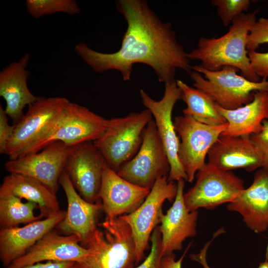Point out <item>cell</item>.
<instances>
[{
	"label": "cell",
	"instance_id": "obj_21",
	"mask_svg": "<svg viewBox=\"0 0 268 268\" xmlns=\"http://www.w3.org/2000/svg\"><path fill=\"white\" fill-rule=\"evenodd\" d=\"M66 211L26 224L0 230V260L6 267L23 255L38 240L54 229L65 218Z\"/></svg>",
	"mask_w": 268,
	"mask_h": 268
},
{
	"label": "cell",
	"instance_id": "obj_36",
	"mask_svg": "<svg viewBox=\"0 0 268 268\" xmlns=\"http://www.w3.org/2000/svg\"><path fill=\"white\" fill-rule=\"evenodd\" d=\"M74 262L47 261L27 266L23 268H72Z\"/></svg>",
	"mask_w": 268,
	"mask_h": 268
},
{
	"label": "cell",
	"instance_id": "obj_30",
	"mask_svg": "<svg viewBox=\"0 0 268 268\" xmlns=\"http://www.w3.org/2000/svg\"><path fill=\"white\" fill-rule=\"evenodd\" d=\"M268 43V18L261 17L253 25L247 38L248 51H256L260 46Z\"/></svg>",
	"mask_w": 268,
	"mask_h": 268
},
{
	"label": "cell",
	"instance_id": "obj_29",
	"mask_svg": "<svg viewBox=\"0 0 268 268\" xmlns=\"http://www.w3.org/2000/svg\"><path fill=\"white\" fill-rule=\"evenodd\" d=\"M150 251L145 260L139 266L133 268H162L161 233L159 226L153 230L150 239Z\"/></svg>",
	"mask_w": 268,
	"mask_h": 268
},
{
	"label": "cell",
	"instance_id": "obj_12",
	"mask_svg": "<svg viewBox=\"0 0 268 268\" xmlns=\"http://www.w3.org/2000/svg\"><path fill=\"white\" fill-rule=\"evenodd\" d=\"M69 102L64 97H41L28 106L26 114L15 124L13 134L6 145L4 154L9 157V159L17 158L57 119Z\"/></svg>",
	"mask_w": 268,
	"mask_h": 268
},
{
	"label": "cell",
	"instance_id": "obj_23",
	"mask_svg": "<svg viewBox=\"0 0 268 268\" xmlns=\"http://www.w3.org/2000/svg\"><path fill=\"white\" fill-rule=\"evenodd\" d=\"M216 108L227 123L221 134L250 136L259 133L263 121L268 120V91H256L251 102L236 109L226 110L217 104Z\"/></svg>",
	"mask_w": 268,
	"mask_h": 268
},
{
	"label": "cell",
	"instance_id": "obj_28",
	"mask_svg": "<svg viewBox=\"0 0 268 268\" xmlns=\"http://www.w3.org/2000/svg\"><path fill=\"white\" fill-rule=\"evenodd\" d=\"M217 7V13L224 26H228L237 17L245 13L250 8V0H212Z\"/></svg>",
	"mask_w": 268,
	"mask_h": 268
},
{
	"label": "cell",
	"instance_id": "obj_9",
	"mask_svg": "<svg viewBox=\"0 0 268 268\" xmlns=\"http://www.w3.org/2000/svg\"><path fill=\"white\" fill-rule=\"evenodd\" d=\"M170 170L169 161L153 119L144 130L136 154L117 173L134 184L151 189L156 181L167 176Z\"/></svg>",
	"mask_w": 268,
	"mask_h": 268
},
{
	"label": "cell",
	"instance_id": "obj_22",
	"mask_svg": "<svg viewBox=\"0 0 268 268\" xmlns=\"http://www.w3.org/2000/svg\"><path fill=\"white\" fill-rule=\"evenodd\" d=\"M229 211L238 212L247 227L260 233L268 229V170L259 169L252 184L227 204Z\"/></svg>",
	"mask_w": 268,
	"mask_h": 268
},
{
	"label": "cell",
	"instance_id": "obj_13",
	"mask_svg": "<svg viewBox=\"0 0 268 268\" xmlns=\"http://www.w3.org/2000/svg\"><path fill=\"white\" fill-rule=\"evenodd\" d=\"M106 164L93 142L87 141L68 147L64 170L81 197L94 203L99 201L98 194Z\"/></svg>",
	"mask_w": 268,
	"mask_h": 268
},
{
	"label": "cell",
	"instance_id": "obj_4",
	"mask_svg": "<svg viewBox=\"0 0 268 268\" xmlns=\"http://www.w3.org/2000/svg\"><path fill=\"white\" fill-rule=\"evenodd\" d=\"M108 123L109 119L69 101L57 119L18 157L37 152L56 141L68 147L94 141L104 133Z\"/></svg>",
	"mask_w": 268,
	"mask_h": 268
},
{
	"label": "cell",
	"instance_id": "obj_17",
	"mask_svg": "<svg viewBox=\"0 0 268 268\" xmlns=\"http://www.w3.org/2000/svg\"><path fill=\"white\" fill-rule=\"evenodd\" d=\"M150 190L127 181L106 164L98 194L106 218L133 212L144 201Z\"/></svg>",
	"mask_w": 268,
	"mask_h": 268
},
{
	"label": "cell",
	"instance_id": "obj_6",
	"mask_svg": "<svg viewBox=\"0 0 268 268\" xmlns=\"http://www.w3.org/2000/svg\"><path fill=\"white\" fill-rule=\"evenodd\" d=\"M152 120V114L147 109L109 119L104 133L93 142L111 169L117 172L136 154L144 130Z\"/></svg>",
	"mask_w": 268,
	"mask_h": 268
},
{
	"label": "cell",
	"instance_id": "obj_18",
	"mask_svg": "<svg viewBox=\"0 0 268 268\" xmlns=\"http://www.w3.org/2000/svg\"><path fill=\"white\" fill-rule=\"evenodd\" d=\"M177 192L172 206L162 213L159 226L162 256L183 249L185 240L197 234L198 211H190L184 200L185 180L177 181Z\"/></svg>",
	"mask_w": 268,
	"mask_h": 268
},
{
	"label": "cell",
	"instance_id": "obj_32",
	"mask_svg": "<svg viewBox=\"0 0 268 268\" xmlns=\"http://www.w3.org/2000/svg\"><path fill=\"white\" fill-rule=\"evenodd\" d=\"M250 137L262 154L263 168L268 170V120L263 121V127L259 133L252 135Z\"/></svg>",
	"mask_w": 268,
	"mask_h": 268
},
{
	"label": "cell",
	"instance_id": "obj_35",
	"mask_svg": "<svg viewBox=\"0 0 268 268\" xmlns=\"http://www.w3.org/2000/svg\"><path fill=\"white\" fill-rule=\"evenodd\" d=\"M213 239V238L206 244L200 253L198 254H193L190 256L191 259L200 263L202 266L203 268H210L206 262V252L209 244ZM258 268H268V263L265 260V262L260 264Z\"/></svg>",
	"mask_w": 268,
	"mask_h": 268
},
{
	"label": "cell",
	"instance_id": "obj_37",
	"mask_svg": "<svg viewBox=\"0 0 268 268\" xmlns=\"http://www.w3.org/2000/svg\"><path fill=\"white\" fill-rule=\"evenodd\" d=\"M266 261L268 263V250H267Z\"/></svg>",
	"mask_w": 268,
	"mask_h": 268
},
{
	"label": "cell",
	"instance_id": "obj_2",
	"mask_svg": "<svg viewBox=\"0 0 268 268\" xmlns=\"http://www.w3.org/2000/svg\"><path fill=\"white\" fill-rule=\"evenodd\" d=\"M258 12L257 9L237 17L228 32L219 37H201L197 47L188 53L189 59L201 62L203 68L211 71L233 67L240 70L241 75L248 80L261 81L252 69L247 49L248 36Z\"/></svg>",
	"mask_w": 268,
	"mask_h": 268
},
{
	"label": "cell",
	"instance_id": "obj_3",
	"mask_svg": "<svg viewBox=\"0 0 268 268\" xmlns=\"http://www.w3.org/2000/svg\"><path fill=\"white\" fill-rule=\"evenodd\" d=\"M83 246L88 250L84 260L72 268H133L135 245L129 225L120 216L105 218Z\"/></svg>",
	"mask_w": 268,
	"mask_h": 268
},
{
	"label": "cell",
	"instance_id": "obj_20",
	"mask_svg": "<svg viewBox=\"0 0 268 268\" xmlns=\"http://www.w3.org/2000/svg\"><path fill=\"white\" fill-rule=\"evenodd\" d=\"M29 59V54H25L19 61L10 63L0 72V96L5 101V112L14 125L23 117L25 107L41 97L34 95L28 87L29 72L26 67Z\"/></svg>",
	"mask_w": 268,
	"mask_h": 268
},
{
	"label": "cell",
	"instance_id": "obj_34",
	"mask_svg": "<svg viewBox=\"0 0 268 268\" xmlns=\"http://www.w3.org/2000/svg\"><path fill=\"white\" fill-rule=\"evenodd\" d=\"M190 246L191 244L188 245L182 257L178 260H176V256L174 253L163 256L161 260L162 268H182V261Z\"/></svg>",
	"mask_w": 268,
	"mask_h": 268
},
{
	"label": "cell",
	"instance_id": "obj_11",
	"mask_svg": "<svg viewBox=\"0 0 268 268\" xmlns=\"http://www.w3.org/2000/svg\"><path fill=\"white\" fill-rule=\"evenodd\" d=\"M144 106L149 110L154 118L157 131L166 152L170 170L168 181L183 179L187 181V176L179 159V136L175 131L172 114L176 103L182 99L181 90L176 82L165 84L162 98L159 100L152 98L143 89L139 91Z\"/></svg>",
	"mask_w": 268,
	"mask_h": 268
},
{
	"label": "cell",
	"instance_id": "obj_16",
	"mask_svg": "<svg viewBox=\"0 0 268 268\" xmlns=\"http://www.w3.org/2000/svg\"><path fill=\"white\" fill-rule=\"evenodd\" d=\"M88 250L75 235H62L53 230L38 240L23 255L4 268H23L38 263L71 262L84 260Z\"/></svg>",
	"mask_w": 268,
	"mask_h": 268
},
{
	"label": "cell",
	"instance_id": "obj_33",
	"mask_svg": "<svg viewBox=\"0 0 268 268\" xmlns=\"http://www.w3.org/2000/svg\"><path fill=\"white\" fill-rule=\"evenodd\" d=\"M8 117L4 109L0 104V153L4 154L6 145L12 137L15 125H10L8 123Z\"/></svg>",
	"mask_w": 268,
	"mask_h": 268
},
{
	"label": "cell",
	"instance_id": "obj_5",
	"mask_svg": "<svg viewBox=\"0 0 268 268\" xmlns=\"http://www.w3.org/2000/svg\"><path fill=\"white\" fill-rule=\"evenodd\" d=\"M190 73L193 85L210 95L216 104L226 110H234L251 102L254 91H268V80L250 81L237 74L235 67L225 66L211 71L200 65L192 67Z\"/></svg>",
	"mask_w": 268,
	"mask_h": 268
},
{
	"label": "cell",
	"instance_id": "obj_7",
	"mask_svg": "<svg viewBox=\"0 0 268 268\" xmlns=\"http://www.w3.org/2000/svg\"><path fill=\"white\" fill-rule=\"evenodd\" d=\"M195 185L184 194L187 208L212 209L233 201L245 189L242 179L232 172L206 163L196 173Z\"/></svg>",
	"mask_w": 268,
	"mask_h": 268
},
{
	"label": "cell",
	"instance_id": "obj_19",
	"mask_svg": "<svg viewBox=\"0 0 268 268\" xmlns=\"http://www.w3.org/2000/svg\"><path fill=\"white\" fill-rule=\"evenodd\" d=\"M207 163L225 171L251 172L264 167L260 150L250 136L221 134L207 154Z\"/></svg>",
	"mask_w": 268,
	"mask_h": 268
},
{
	"label": "cell",
	"instance_id": "obj_25",
	"mask_svg": "<svg viewBox=\"0 0 268 268\" xmlns=\"http://www.w3.org/2000/svg\"><path fill=\"white\" fill-rule=\"evenodd\" d=\"M176 84L182 93V99L187 107L182 110L184 115L210 126H218L226 123L224 117L216 108L212 98L203 91L190 86L181 80H176Z\"/></svg>",
	"mask_w": 268,
	"mask_h": 268
},
{
	"label": "cell",
	"instance_id": "obj_24",
	"mask_svg": "<svg viewBox=\"0 0 268 268\" xmlns=\"http://www.w3.org/2000/svg\"><path fill=\"white\" fill-rule=\"evenodd\" d=\"M1 186L21 199L36 203L42 218L51 217L60 210L56 193L35 178L9 173L4 177Z\"/></svg>",
	"mask_w": 268,
	"mask_h": 268
},
{
	"label": "cell",
	"instance_id": "obj_26",
	"mask_svg": "<svg viewBox=\"0 0 268 268\" xmlns=\"http://www.w3.org/2000/svg\"><path fill=\"white\" fill-rule=\"evenodd\" d=\"M37 204L33 202H23L22 199L0 186V229L18 226L43 219L34 213Z\"/></svg>",
	"mask_w": 268,
	"mask_h": 268
},
{
	"label": "cell",
	"instance_id": "obj_31",
	"mask_svg": "<svg viewBox=\"0 0 268 268\" xmlns=\"http://www.w3.org/2000/svg\"><path fill=\"white\" fill-rule=\"evenodd\" d=\"M248 56L251 67L255 73L259 77L267 79L268 77V52L249 51Z\"/></svg>",
	"mask_w": 268,
	"mask_h": 268
},
{
	"label": "cell",
	"instance_id": "obj_15",
	"mask_svg": "<svg viewBox=\"0 0 268 268\" xmlns=\"http://www.w3.org/2000/svg\"><path fill=\"white\" fill-rule=\"evenodd\" d=\"M59 183L66 196L67 207L65 218L56 228L63 235H76L83 245L98 228L97 218L102 202H89L82 198L65 170Z\"/></svg>",
	"mask_w": 268,
	"mask_h": 268
},
{
	"label": "cell",
	"instance_id": "obj_1",
	"mask_svg": "<svg viewBox=\"0 0 268 268\" xmlns=\"http://www.w3.org/2000/svg\"><path fill=\"white\" fill-rule=\"evenodd\" d=\"M116 3L127 23L121 48L104 53L81 42L74 51L86 64L98 73L117 70L125 81L131 79L133 66L138 63L151 67L164 84L176 81L178 69L190 73V60L171 23L163 22L145 0H118Z\"/></svg>",
	"mask_w": 268,
	"mask_h": 268
},
{
	"label": "cell",
	"instance_id": "obj_14",
	"mask_svg": "<svg viewBox=\"0 0 268 268\" xmlns=\"http://www.w3.org/2000/svg\"><path fill=\"white\" fill-rule=\"evenodd\" d=\"M68 147L61 141L51 143L41 150L9 159L4 164L9 173L35 178L57 193L64 171Z\"/></svg>",
	"mask_w": 268,
	"mask_h": 268
},
{
	"label": "cell",
	"instance_id": "obj_8",
	"mask_svg": "<svg viewBox=\"0 0 268 268\" xmlns=\"http://www.w3.org/2000/svg\"><path fill=\"white\" fill-rule=\"evenodd\" d=\"M173 122L180 137L179 159L187 181L192 183L197 172L206 163L205 158L209 150L225 130L227 123L210 126L186 115L176 116Z\"/></svg>",
	"mask_w": 268,
	"mask_h": 268
},
{
	"label": "cell",
	"instance_id": "obj_10",
	"mask_svg": "<svg viewBox=\"0 0 268 268\" xmlns=\"http://www.w3.org/2000/svg\"><path fill=\"white\" fill-rule=\"evenodd\" d=\"M177 192V184L174 181H168L167 176L160 177L136 210L120 216L132 230L135 245V264L143 259L152 233L160 223L163 203L166 200L174 201Z\"/></svg>",
	"mask_w": 268,
	"mask_h": 268
},
{
	"label": "cell",
	"instance_id": "obj_27",
	"mask_svg": "<svg viewBox=\"0 0 268 268\" xmlns=\"http://www.w3.org/2000/svg\"><path fill=\"white\" fill-rule=\"evenodd\" d=\"M25 5L28 13L36 19L58 12L74 15L81 11L74 0H27Z\"/></svg>",
	"mask_w": 268,
	"mask_h": 268
},
{
	"label": "cell",
	"instance_id": "obj_38",
	"mask_svg": "<svg viewBox=\"0 0 268 268\" xmlns=\"http://www.w3.org/2000/svg\"><path fill=\"white\" fill-rule=\"evenodd\" d=\"M267 250H268V247H267Z\"/></svg>",
	"mask_w": 268,
	"mask_h": 268
}]
</instances>
